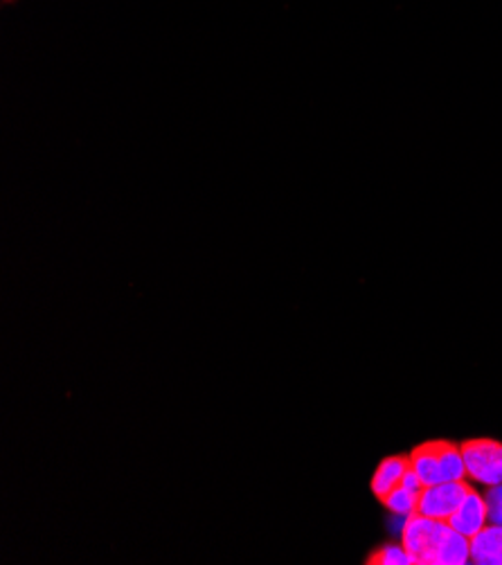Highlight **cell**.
Instances as JSON below:
<instances>
[{
	"instance_id": "1",
	"label": "cell",
	"mask_w": 502,
	"mask_h": 565,
	"mask_svg": "<svg viewBox=\"0 0 502 565\" xmlns=\"http://www.w3.org/2000/svg\"><path fill=\"white\" fill-rule=\"evenodd\" d=\"M410 467L421 478L424 487L437 482H456L467 480V465L462 456V446L451 441H426L410 454Z\"/></svg>"
},
{
	"instance_id": "2",
	"label": "cell",
	"mask_w": 502,
	"mask_h": 565,
	"mask_svg": "<svg viewBox=\"0 0 502 565\" xmlns=\"http://www.w3.org/2000/svg\"><path fill=\"white\" fill-rule=\"evenodd\" d=\"M449 530L451 525L446 521H435L421 514H413L404 525L402 543L413 554L417 565H435L437 550L444 536L449 534Z\"/></svg>"
},
{
	"instance_id": "3",
	"label": "cell",
	"mask_w": 502,
	"mask_h": 565,
	"mask_svg": "<svg viewBox=\"0 0 502 565\" xmlns=\"http://www.w3.org/2000/svg\"><path fill=\"white\" fill-rule=\"evenodd\" d=\"M467 476L476 484L495 487L502 484V444L495 439H469L462 444Z\"/></svg>"
},
{
	"instance_id": "4",
	"label": "cell",
	"mask_w": 502,
	"mask_h": 565,
	"mask_svg": "<svg viewBox=\"0 0 502 565\" xmlns=\"http://www.w3.org/2000/svg\"><path fill=\"white\" fill-rule=\"evenodd\" d=\"M471 489L473 487L467 480L437 482V484L424 487L419 493L417 514L435 521H449Z\"/></svg>"
},
{
	"instance_id": "5",
	"label": "cell",
	"mask_w": 502,
	"mask_h": 565,
	"mask_svg": "<svg viewBox=\"0 0 502 565\" xmlns=\"http://www.w3.org/2000/svg\"><path fill=\"white\" fill-rule=\"evenodd\" d=\"M456 532L473 539L484 525H489V510H487V498L471 489L467 493V498L460 502L458 510L453 512V516L446 521Z\"/></svg>"
},
{
	"instance_id": "6",
	"label": "cell",
	"mask_w": 502,
	"mask_h": 565,
	"mask_svg": "<svg viewBox=\"0 0 502 565\" xmlns=\"http://www.w3.org/2000/svg\"><path fill=\"white\" fill-rule=\"evenodd\" d=\"M471 561L478 565H502V525H484L471 539Z\"/></svg>"
},
{
	"instance_id": "7",
	"label": "cell",
	"mask_w": 502,
	"mask_h": 565,
	"mask_svg": "<svg viewBox=\"0 0 502 565\" xmlns=\"http://www.w3.org/2000/svg\"><path fill=\"white\" fill-rule=\"evenodd\" d=\"M410 467V456H393L385 458L372 478V491L378 500H383L389 491L397 489L404 480V473Z\"/></svg>"
},
{
	"instance_id": "8",
	"label": "cell",
	"mask_w": 502,
	"mask_h": 565,
	"mask_svg": "<svg viewBox=\"0 0 502 565\" xmlns=\"http://www.w3.org/2000/svg\"><path fill=\"white\" fill-rule=\"evenodd\" d=\"M469 561H471V539L451 527L437 550L435 565H467Z\"/></svg>"
},
{
	"instance_id": "9",
	"label": "cell",
	"mask_w": 502,
	"mask_h": 565,
	"mask_svg": "<svg viewBox=\"0 0 502 565\" xmlns=\"http://www.w3.org/2000/svg\"><path fill=\"white\" fill-rule=\"evenodd\" d=\"M419 493L421 491H413L404 484H399L397 489L389 491L381 502L387 507L389 512L395 516H413L417 514V504H419Z\"/></svg>"
},
{
	"instance_id": "10",
	"label": "cell",
	"mask_w": 502,
	"mask_h": 565,
	"mask_svg": "<svg viewBox=\"0 0 502 565\" xmlns=\"http://www.w3.org/2000/svg\"><path fill=\"white\" fill-rule=\"evenodd\" d=\"M372 565H417L413 554L404 547V543H389V545H383L378 552H374L370 556Z\"/></svg>"
},
{
	"instance_id": "11",
	"label": "cell",
	"mask_w": 502,
	"mask_h": 565,
	"mask_svg": "<svg viewBox=\"0 0 502 565\" xmlns=\"http://www.w3.org/2000/svg\"><path fill=\"white\" fill-rule=\"evenodd\" d=\"M487 510H489V523L502 525V484L487 489Z\"/></svg>"
},
{
	"instance_id": "12",
	"label": "cell",
	"mask_w": 502,
	"mask_h": 565,
	"mask_svg": "<svg viewBox=\"0 0 502 565\" xmlns=\"http://www.w3.org/2000/svg\"><path fill=\"white\" fill-rule=\"evenodd\" d=\"M402 484L408 487V489H413V491H421V489H424V482H421V478L417 476V471H415L413 467H408V471L404 473Z\"/></svg>"
}]
</instances>
